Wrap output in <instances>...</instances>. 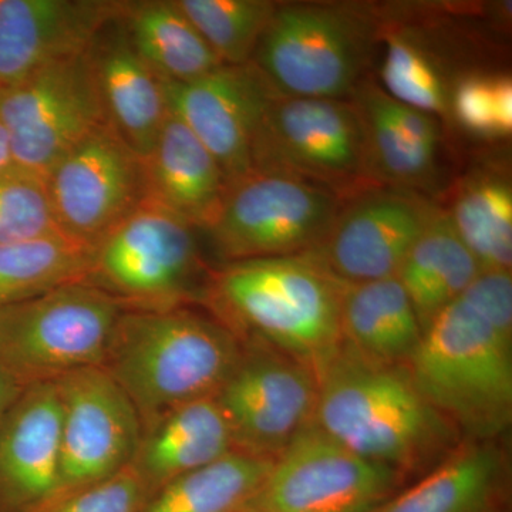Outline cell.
Returning <instances> with one entry per match:
<instances>
[{
  "label": "cell",
  "mask_w": 512,
  "mask_h": 512,
  "mask_svg": "<svg viewBox=\"0 0 512 512\" xmlns=\"http://www.w3.org/2000/svg\"><path fill=\"white\" fill-rule=\"evenodd\" d=\"M214 293L252 338L313 367L342 343V282L309 256L234 262L215 276Z\"/></svg>",
  "instance_id": "cell-4"
},
{
  "label": "cell",
  "mask_w": 512,
  "mask_h": 512,
  "mask_svg": "<svg viewBox=\"0 0 512 512\" xmlns=\"http://www.w3.org/2000/svg\"><path fill=\"white\" fill-rule=\"evenodd\" d=\"M47 184L62 234L93 248L147 198L143 161L109 121L53 167Z\"/></svg>",
  "instance_id": "cell-14"
},
{
  "label": "cell",
  "mask_w": 512,
  "mask_h": 512,
  "mask_svg": "<svg viewBox=\"0 0 512 512\" xmlns=\"http://www.w3.org/2000/svg\"><path fill=\"white\" fill-rule=\"evenodd\" d=\"M481 274L446 210L436 211L404 258L396 278L412 302L421 332Z\"/></svg>",
  "instance_id": "cell-25"
},
{
  "label": "cell",
  "mask_w": 512,
  "mask_h": 512,
  "mask_svg": "<svg viewBox=\"0 0 512 512\" xmlns=\"http://www.w3.org/2000/svg\"><path fill=\"white\" fill-rule=\"evenodd\" d=\"M60 404L53 380L26 384L0 417V512H30L59 487Z\"/></svg>",
  "instance_id": "cell-19"
},
{
  "label": "cell",
  "mask_w": 512,
  "mask_h": 512,
  "mask_svg": "<svg viewBox=\"0 0 512 512\" xmlns=\"http://www.w3.org/2000/svg\"><path fill=\"white\" fill-rule=\"evenodd\" d=\"M235 448L215 397L174 407L143 427L131 468L148 498L174 478L227 456Z\"/></svg>",
  "instance_id": "cell-23"
},
{
  "label": "cell",
  "mask_w": 512,
  "mask_h": 512,
  "mask_svg": "<svg viewBox=\"0 0 512 512\" xmlns=\"http://www.w3.org/2000/svg\"><path fill=\"white\" fill-rule=\"evenodd\" d=\"M10 163H12V158H10L8 134L0 120V168L6 167Z\"/></svg>",
  "instance_id": "cell-36"
},
{
  "label": "cell",
  "mask_w": 512,
  "mask_h": 512,
  "mask_svg": "<svg viewBox=\"0 0 512 512\" xmlns=\"http://www.w3.org/2000/svg\"><path fill=\"white\" fill-rule=\"evenodd\" d=\"M252 171L301 178L345 200L375 187L352 99L275 97L256 133Z\"/></svg>",
  "instance_id": "cell-7"
},
{
  "label": "cell",
  "mask_w": 512,
  "mask_h": 512,
  "mask_svg": "<svg viewBox=\"0 0 512 512\" xmlns=\"http://www.w3.org/2000/svg\"><path fill=\"white\" fill-rule=\"evenodd\" d=\"M53 382L60 404L56 493L100 483L130 467L143 424L119 383L104 367H86Z\"/></svg>",
  "instance_id": "cell-13"
},
{
  "label": "cell",
  "mask_w": 512,
  "mask_h": 512,
  "mask_svg": "<svg viewBox=\"0 0 512 512\" xmlns=\"http://www.w3.org/2000/svg\"><path fill=\"white\" fill-rule=\"evenodd\" d=\"M124 3L0 0V87L86 53L101 30L119 18Z\"/></svg>",
  "instance_id": "cell-17"
},
{
  "label": "cell",
  "mask_w": 512,
  "mask_h": 512,
  "mask_svg": "<svg viewBox=\"0 0 512 512\" xmlns=\"http://www.w3.org/2000/svg\"><path fill=\"white\" fill-rule=\"evenodd\" d=\"M121 20L158 79L191 82L224 64L175 2H126Z\"/></svg>",
  "instance_id": "cell-26"
},
{
  "label": "cell",
  "mask_w": 512,
  "mask_h": 512,
  "mask_svg": "<svg viewBox=\"0 0 512 512\" xmlns=\"http://www.w3.org/2000/svg\"><path fill=\"white\" fill-rule=\"evenodd\" d=\"M147 500L146 487L130 466L100 483L56 493L30 512H140Z\"/></svg>",
  "instance_id": "cell-34"
},
{
  "label": "cell",
  "mask_w": 512,
  "mask_h": 512,
  "mask_svg": "<svg viewBox=\"0 0 512 512\" xmlns=\"http://www.w3.org/2000/svg\"><path fill=\"white\" fill-rule=\"evenodd\" d=\"M89 55L107 121L143 160L156 146L167 116L160 79L134 50L121 15L101 30Z\"/></svg>",
  "instance_id": "cell-20"
},
{
  "label": "cell",
  "mask_w": 512,
  "mask_h": 512,
  "mask_svg": "<svg viewBox=\"0 0 512 512\" xmlns=\"http://www.w3.org/2000/svg\"><path fill=\"white\" fill-rule=\"evenodd\" d=\"M507 451L498 440H463L443 461L373 512H501Z\"/></svg>",
  "instance_id": "cell-22"
},
{
  "label": "cell",
  "mask_w": 512,
  "mask_h": 512,
  "mask_svg": "<svg viewBox=\"0 0 512 512\" xmlns=\"http://www.w3.org/2000/svg\"><path fill=\"white\" fill-rule=\"evenodd\" d=\"M165 104L220 164L228 185L252 173V147L278 94L251 62L191 82L161 80Z\"/></svg>",
  "instance_id": "cell-16"
},
{
  "label": "cell",
  "mask_w": 512,
  "mask_h": 512,
  "mask_svg": "<svg viewBox=\"0 0 512 512\" xmlns=\"http://www.w3.org/2000/svg\"><path fill=\"white\" fill-rule=\"evenodd\" d=\"M446 211L481 272H511L512 188L507 175L476 171L457 188Z\"/></svg>",
  "instance_id": "cell-27"
},
{
  "label": "cell",
  "mask_w": 512,
  "mask_h": 512,
  "mask_svg": "<svg viewBox=\"0 0 512 512\" xmlns=\"http://www.w3.org/2000/svg\"><path fill=\"white\" fill-rule=\"evenodd\" d=\"M241 352L234 330L184 306L124 308L101 367L126 392L144 427L181 404L215 397Z\"/></svg>",
  "instance_id": "cell-2"
},
{
  "label": "cell",
  "mask_w": 512,
  "mask_h": 512,
  "mask_svg": "<svg viewBox=\"0 0 512 512\" xmlns=\"http://www.w3.org/2000/svg\"><path fill=\"white\" fill-rule=\"evenodd\" d=\"M215 399L235 448L275 460L312 423L318 376L308 362L252 338Z\"/></svg>",
  "instance_id": "cell-12"
},
{
  "label": "cell",
  "mask_w": 512,
  "mask_h": 512,
  "mask_svg": "<svg viewBox=\"0 0 512 512\" xmlns=\"http://www.w3.org/2000/svg\"><path fill=\"white\" fill-rule=\"evenodd\" d=\"M224 64L251 62L278 2L271 0H175Z\"/></svg>",
  "instance_id": "cell-31"
},
{
  "label": "cell",
  "mask_w": 512,
  "mask_h": 512,
  "mask_svg": "<svg viewBox=\"0 0 512 512\" xmlns=\"http://www.w3.org/2000/svg\"><path fill=\"white\" fill-rule=\"evenodd\" d=\"M365 134L367 173L382 187L433 190L440 173V119L399 103L366 77L350 97Z\"/></svg>",
  "instance_id": "cell-18"
},
{
  "label": "cell",
  "mask_w": 512,
  "mask_h": 512,
  "mask_svg": "<svg viewBox=\"0 0 512 512\" xmlns=\"http://www.w3.org/2000/svg\"><path fill=\"white\" fill-rule=\"evenodd\" d=\"M380 40L384 52L379 86L384 92L437 119L448 116L453 83L440 57L410 30L382 28Z\"/></svg>",
  "instance_id": "cell-30"
},
{
  "label": "cell",
  "mask_w": 512,
  "mask_h": 512,
  "mask_svg": "<svg viewBox=\"0 0 512 512\" xmlns=\"http://www.w3.org/2000/svg\"><path fill=\"white\" fill-rule=\"evenodd\" d=\"M94 248L66 235L0 244V309L89 281Z\"/></svg>",
  "instance_id": "cell-29"
},
{
  "label": "cell",
  "mask_w": 512,
  "mask_h": 512,
  "mask_svg": "<svg viewBox=\"0 0 512 512\" xmlns=\"http://www.w3.org/2000/svg\"><path fill=\"white\" fill-rule=\"evenodd\" d=\"M60 234L47 177L15 163L0 168V244Z\"/></svg>",
  "instance_id": "cell-32"
},
{
  "label": "cell",
  "mask_w": 512,
  "mask_h": 512,
  "mask_svg": "<svg viewBox=\"0 0 512 512\" xmlns=\"http://www.w3.org/2000/svg\"><path fill=\"white\" fill-rule=\"evenodd\" d=\"M450 116L464 131L481 138L512 133V82L507 74L466 73L453 84Z\"/></svg>",
  "instance_id": "cell-33"
},
{
  "label": "cell",
  "mask_w": 512,
  "mask_h": 512,
  "mask_svg": "<svg viewBox=\"0 0 512 512\" xmlns=\"http://www.w3.org/2000/svg\"><path fill=\"white\" fill-rule=\"evenodd\" d=\"M201 269L195 228L144 200L96 245L89 282L131 308H177Z\"/></svg>",
  "instance_id": "cell-9"
},
{
  "label": "cell",
  "mask_w": 512,
  "mask_h": 512,
  "mask_svg": "<svg viewBox=\"0 0 512 512\" xmlns=\"http://www.w3.org/2000/svg\"><path fill=\"white\" fill-rule=\"evenodd\" d=\"M382 26L350 3H278L251 63L278 96L348 100L366 79Z\"/></svg>",
  "instance_id": "cell-5"
},
{
  "label": "cell",
  "mask_w": 512,
  "mask_h": 512,
  "mask_svg": "<svg viewBox=\"0 0 512 512\" xmlns=\"http://www.w3.org/2000/svg\"><path fill=\"white\" fill-rule=\"evenodd\" d=\"M124 308L110 293L82 281L2 309L0 365L25 384L101 367Z\"/></svg>",
  "instance_id": "cell-6"
},
{
  "label": "cell",
  "mask_w": 512,
  "mask_h": 512,
  "mask_svg": "<svg viewBox=\"0 0 512 512\" xmlns=\"http://www.w3.org/2000/svg\"><path fill=\"white\" fill-rule=\"evenodd\" d=\"M406 483L399 471L353 453L312 421L275 458L241 512H373Z\"/></svg>",
  "instance_id": "cell-10"
},
{
  "label": "cell",
  "mask_w": 512,
  "mask_h": 512,
  "mask_svg": "<svg viewBox=\"0 0 512 512\" xmlns=\"http://www.w3.org/2000/svg\"><path fill=\"white\" fill-rule=\"evenodd\" d=\"M437 210L419 192L366 188L345 201L322 244L306 256L342 284L392 278Z\"/></svg>",
  "instance_id": "cell-15"
},
{
  "label": "cell",
  "mask_w": 512,
  "mask_h": 512,
  "mask_svg": "<svg viewBox=\"0 0 512 512\" xmlns=\"http://www.w3.org/2000/svg\"><path fill=\"white\" fill-rule=\"evenodd\" d=\"M25 386L26 384L18 376L13 375L5 366L0 365V417L18 399Z\"/></svg>",
  "instance_id": "cell-35"
},
{
  "label": "cell",
  "mask_w": 512,
  "mask_h": 512,
  "mask_svg": "<svg viewBox=\"0 0 512 512\" xmlns=\"http://www.w3.org/2000/svg\"><path fill=\"white\" fill-rule=\"evenodd\" d=\"M343 342L370 359L404 365L419 346V319L399 279L342 284Z\"/></svg>",
  "instance_id": "cell-24"
},
{
  "label": "cell",
  "mask_w": 512,
  "mask_h": 512,
  "mask_svg": "<svg viewBox=\"0 0 512 512\" xmlns=\"http://www.w3.org/2000/svg\"><path fill=\"white\" fill-rule=\"evenodd\" d=\"M417 389L463 440H498L512 420V339L458 298L404 363Z\"/></svg>",
  "instance_id": "cell-3"
},
{
  "label": "cell",
  "mask_w": 512,
  "mask_h": 512,
  "mask_svg": "<svg viewBox=\"0 0 512 512\" xmlns=\"http://www.w3.org/2000/svg\"><path fill=\"white\" fill-rule=\"evenodd\" d=\"M345 201L301 178L252 171L228 185L207 232L229 264L306 255L322 244Z\"/></svg>",
  "instance_id": "cell-8"
},
{
  "label": "cell",
  "mask_w": 512,
  "mask_h": 512,
  "mask_svg": "<svg viewBox=\"0 0 512 512\" xmlns=\"http://www.w3.org/2000/svg\"><path fill=\"white\" fill-rule=\"evenodd\" d=\"M0 329H2V309H0Z\"/></svg>",
  "instance_id": "cell-37"
},
{
  "label": "cell",
  "mask_w": 512,
  "mask_h": 512,
  "mask_svg": "<svg viewBox=\"0 0 512 512\" xmlns=\"http://www.w3.org/2000/svg\"><path fill=\"white\" fill-rule=\"evenodd\" d=\"M315 370L313 423L353 453L407 480L429 473L463 441L404 365L377 362L342 340Z\"/></svg>",
  "instance_id": "cell-1"
},
{
  "label": "cell",
  "mask_w": 512,
  "mask_h": 512,
  "mask_svg": "<svg viewBox=\"0 0 512 512\" xmlns=\"http://www.w3.org/2000/svg\"><path fill=\"white\" fill-rule=\"evenodd\" d=\"M274 460L234 450L163 485L140 512H241Z\"/></svg>",
  "instance_id": "cell-28"
},
{
  "label": "cell",
  "mask_w": 512,
  "mask_h": 512,
  "mask_svg": "<svg viewBox=\"0 0 512 512\" xmlns=\"http://www.w3.org/2000/svg\"><path fill=\"white\" fill-rule=\"evenodd\" d=\"M0 120L12 163L47 177L74 146L107 121L89 50L0 87Z\"/></svg>",
  "instance_id": "cell-11"
},
{
  "label": "cell",
  "mask_w": 512,
  "mask_h": 512,
  "mask_svg": "<svg viewBox=\"0 0 512 512\" xmlns=\"http://www.w3.org/2000/svg\"><path fill=\"white\" fill-rule=\"evenodd\" d=\"M141 161L146 200L174 212L195 229L207 231L214 224L227 194V178L173 111H167L156 146Z\"/></svg>",
  "instance_id": "cell-21"
}]
</instances>
